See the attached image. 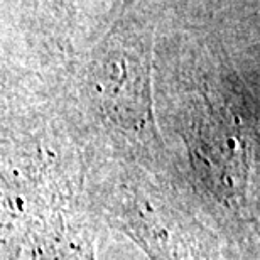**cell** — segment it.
<instances>
[{
	"instance_id": "1",
	"label": "cell",
	"mask_w": 260,
	"mask_h": 260,
	"mask_svg": "<svg viewBox=\"0 0 260 260\" xmlns=\"http://www.w3.org/2000/svg\"><path fill=\"white\" fill-rule=\"evenodd\" d=\"M95 81L103 108L118 125L140 130L150 122L149 56L132 30H120L105 43Z\"/></svg>"
}]
</instances>
